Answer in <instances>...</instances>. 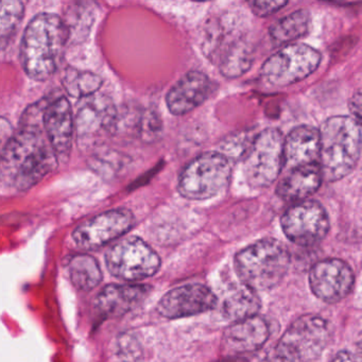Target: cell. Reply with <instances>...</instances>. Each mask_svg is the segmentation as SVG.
I'll list each match as a JSON object with an SVG mask.
<instances>
[{
  "mask_svg": "<svg viewBox=\"0 0 362 362\" xmlns=\"http://www.w3.org/2000/svg\"><path fill=\"white\" fill-rule=\"evenodd\" d=\"M43 126L21 124L0 152V185L26 192L58 167Z\"/></svg>",
  "mask_w": 362,
  "mask_h": 362,
  "instance_id": "6da1fadb",
  "label": "cell"
},
{
  "mask_svg": "<svg viewBox=\"0 0 362 362\" xmlns=\"http://www.w3.org/2000/svg\"><path fill=\"white\" fill-rule=\"evenodd\" d=\"M69 42L64 20L52 13L35 16L21 44V62L27 75L35 81L52 77L60 67Z\"/></svg>",
  "mask_w": 362,
  "mask_h": 362,
  "instance_id": "7a4b0ae2",
  "label": "cell"
},
{
  "mask_svg": "<svg viewBox=\"0 0 362 362\" xmlns=\"http://www.w3.org/2000/svg\"><path fill=\"white\" fill-rule=\"evenodd\" d=\"M322 177L336 182L351 173L361 151V124L351 116L328 118L319 130Z\"/></svg>",
  "mask_w": 362,
  "mask_h": 362,
  "instance_id": "3957f363",
  "label": "cell"
},
{
  "mask_svg": "<svg viewBox=\"0 0 362 362\" xmlns=\"http://www.w3.org/2000/svg\"><path fill=\"white\" fill-rule=\"evenodd\" d=\"M291 256L285 245L267 238L247 245L235 256V270L243 285L254 291L276 287L288 272Z\"/></svg>",
  "mask_w": 362,
  "mask_h": 362,
  "instance_id": "277c9868",
  "label": "cell"
},
{
  "mask_svg": "<svg viewBox=\"0 0 362 362\" xmlns=\"http://www.w3.org/2000/svg\"><path fill=\"white\" fill-rule=\"evenodd\" d=\"M330 327L323 317L305 315L284 332L277 344L260 362H313L323 353L330 339Z\"/></svg>",
  "mask_w": 362,
  "mask_h": 362,
  "instance_id": "5b68a950",
  "label": "cell"
},
{
  "mask_svg": "<svg viewBox=\"0 0 362 362\" xmlns=\"http://www.w3.org/2000/svg\"><path fill=\"white\" fill-rule=\"evenodd\" d=\"M230 160L219 152H205L188 163L180 175L177 190L188 200H207L230 183Z\"/></svg>",
  "mask_w": 362,
  "mask_h": 362,
  "instance_id": "8992f818",
  "label": "cell"
},
{
  "mask_svg": "<svg viewBox=\"0 0 362 362\" xmlns=\"http://www.w3.org/2000/svg\"><path fill=\"white\" fill-rule=\"evenodd\" d=\"M284 135L275 128L254 137L243 160L245 177L250 186L266 188L276 181L284 169Z\"/></svg>",
  "mask_w": 362,
  "mask_h": 362,
  "instance_id": "52a82bcc",
  "label": "cell"
},
{
  "mask_svg": "<svg viewBox=\"0 0 362 362\" xmlns=\"http://www.w3.org/2000/svg\"><path fill=\"white\" fill-rule=\"evenodd\" d=\"M321 60V54L311 46L289 44L264 62L260 76L275 88L292 86L315 73Z\"/></svg>",
  "mask_w": 362,
  "mask_h": 362,
  "instance_id": "ba28073f",
  "label": "cell"
},
{
  "mask_svg": "<svg viewBox=\"0 0 362 362\" xmlns=\"http://www.w3.org/2000/svg\"><path fill=\"white\" fill-rule=\"evenodd\" d=\"M105 262L114 276L127 281H143L160 268V256L139 237H128L112 245Z\"/></svg>",
  "mask_w": 362,
  "mask_h": 362,
  "instance_id": "9c48e42d",
  "label": "cell"
},
{
  "mask_svg": "<svg viewBox=\"0 0 362 362\" xmlns=\"http://www.w3.org/2000/svg\"><path fill=\"white\" fill-rule=\"evenodd\" d=\"M281 226L291 243L300 247H313L327 235L329 218L321 203L306 200L291 205L284 213Z\"/></svg>",
  "mask_w": 362,
  "mask_h": 362,
  "instance_id": "30bf717a",
  "label": "cell"
},
{
  "mask_svg": "<svg viewBox=\"0 0 362 362\" xmlns=\"http://www.w3.org/2000/svg\"><path fill=\"white\" fill-rule=\"evenodd\" d=\"M134 224V215L129 209H112L80 224L73 239L81 249H99L127 234Z\"/></svg>",
  "mask_w": 362,
  "mask_h": 362,
  "instance_id": "8fae6325",
  "label": "cell"
},
{
  "mask_svg": "<svg viewBox=\"0 0 362 362\" xmlns=\"http://www.w3.org/2000/svg\"><path fill=\"white\" fill-rule=\"evenodd\" d=\"M355 274L351 266L337 258L321 260L313 264L309 273L311 291L326 303L340 302L351 293Z\"/></svg>",
  "mask_w": 362,
  "mask_h": 362,
  "instance_id": "7c38bea8",
  "label": "cell"
},
{
  "mask_svg": "<svg viewBox=\"0 0 362 362\" xmlns=\"http://www.w3.org/2000/svg\"><path fill=\"white\" fill-rule=\"evenodd\" d=\"M79 100L75 131L80 139H94L115 130L118 122L117 110L110 97L94 94Z\"/></svg>",
  "mask_w": 362,
  "mask_h": 362,
  "instance_id": "4fadbf2b",
  "label": "cell"
},
{
  "mask_svg": "<svg viewBox=\"0 0 362 362\" xmlns=\"http://www.w3.org/2000/svg\"><path fill=\"white\" fill-rule=\"evenodd\" d=\"M216 304L217 298L209 287L190 284L164 294L158 302V311L167 319H182L211 310Z\"/></svg>",
  "mask_w": 362,
  "mask_h": 362,
  "instance_id": "5bb4252c",
  "label": "cell"
},
{
  "mask_svg": "<svg viewBox=\"0 0 362 362\" xmlns=\"http://www.w3.org/2000/svg\"><path fill=\"white\" fill-rule=\"evenodd\" d=\"M44 132L59 160H69L73 147L75 118L65 97H52L43 115Z\"/></svg>",
  "mask_w": 362,
  "mask_h": 362,
  "instance_id": "9a60e30c",
  "label": "cell"
},
{
  "mask_svg": "<svg viewBox=\"0 0 362 362\" xmlns=\"http://www.w3.org/2000/svg\"><path fill=\"white\" fill-rule=\"evenodd\" d=\"M270 336V326L259 315L234 322L224 332L222 351L228 356L243 355L258 351Z\"/></svg>",
  "mask_w": 362,
  "mask_h": 362,
  "instance_id": "2e32d148",
  "label": "cell"
},
{
  "mask_svg": "<svg viewBox=\"0 0 362 362\" xmlns=\"http://www.w3.org/2000/svg\"><path fill=\"white\" fill-rule=\"evenodd\" d=\"M211 81L205 74L192 71L181 78L166 96L169 112L175 116L185 115L202 105L211 92Z\"/></svg>",
  "mask_w": 362,
  "mask_h": 362,
  "instance_id": "e0dca14e",
  "label": "cell"
},
{
  "mask_svg": "<svg viewBox=\"0 0 362 362\" xmlns=\"http://www.w3.org/2000/svg\"><path fill=\"white\" fill-rule=\"evenodd\" d=\"M319 156L320 133L315 127L294 128L284 139V168L288 171L319 163Z\"/></svg>",
  "mask_w": 362,
  "mask_h": 362,
  "instance_id": "ac0fdd59",
  "label": "cell"
},
{
  "mask_svg": "<svg viewBox=\"0 0 362 362\" xmlns=\"http://www.w3.org/2000/svg\"><path fill=\"white\" fill-rule=\"evenodd\" d=\"M209 49L211 54L216 49L219 50L214 56H217L218 67L226 78L240 77L249 71L253 63L252 45L240 35H223L218 39V43L209 46Z\"/></svg>",
  "mask_w": 362,
  "mask_h": 362,
  "instance_id": "d6986e66",
  "label": "cell"
},
{
  "mask_svg": "<svg viewBox=\"0 0 362 362\" xmlns=\"http://www.w3.org/2000/svg\"><path fill=\"white\" fill-rule=\"evenodd\" d=\"M150 290L144 285H109L97 296L95 305L105 317H120L139 306Z\"/></svg>",
  "mask_w": 362,
  "mask_h": 362,
  "instance_id": "ffe728a7",
  "label": "cell"
},
{
  "mask_svg": "<svg viewBox=\"0 0 362 362\" xmlns=\"http://www.w3.org/2000/svg\"><path fill=\"white\" fill-rule=\"evenodd\" d=\"M322 181L323 177L319 163L298 167L288 171L287 175L279 182L276 194L281 200L296 204L315 194Z\"/></svg>",
  "mask_w": 362,
  "mask_h": 362,
  "instance_id": "44dd1931",
  "label": "cell"
},
{
  "mask_svg": "<svg viewBox=\"0 0 362 362\" xmlns=\"http://www.w3.org/2000/svg\"><path fill=\"white\" fill-rule=\"evenodd\" d=\"M310 26V13L307 10H298L279 18L269 29L271 40L279 45L292 43L304 37Z\"/></svg>",
  "mask_w": 362,
  "mask_h": 362,
  "instance_id": "7402d4cb",
  "label": "cell"
},
{
  "mask_svg": "<svg viewBox=\"0 0 362 362\" xmlns=\"http://www.w3.org/2000/svg\"><path fill=\"white\" fill-rule=\"evenodd\" d=\"M260 306L262 304L257 292L243 285L228 294L224 300L222 313L226 319L238 322L257 315Z\"/></svg>",
  "mask_w": 362,
  "mask_h": 362,
  "instance_id": "603a6c76",
  "label": "cell"
},
{
  "mask_svg": "<svg viewBox=\"0 0 362 362\" xmlns=\"http://www.w3.org/2000/svg\"><path fill=\"white\" fill-rule=\"evenodd\" d=\"M71 283L82 291H90L100 284L103 272L96 258L88 254H78L69 262Z\"/></svg>",
  "mask_w": 362,
  "mask_h": 362,
  "instance_id": "cb8c5ba5",
  "label": "cell"
},
{
  "mask_svg": "<svg viewBox=\"0 0 362 362\" xmlns=\"http://www.w3.org/2000/svg\"><path fill=\"white\" fill-rule=\"evenodd\" d=\"M62 83L69 96L82 99L97 94L100 90L103 80L90 71L69 67L63 75Z\"/></svg>",
  "mask_w": 362,
  "mask_h": 362,
  "instance_id": "d4e9b609",
  "label": "cell"
},
{
  "mask_svg": "<svg viewBox=\"0 0 362 362\" xmlns=\"http://www.w3.org/2000/svg\"><path fill=\"white\" fill-rule=\"evenodd\" d=\"M24 4L18 0L0 1V48L5 47L14 37L24 18Z\"/></svg>",
  "mask_w": 362,
  "mask_h": 362,
  "instance_id": "484cf974",
  "label": "cell"
},
{
  "mask_svg": "<svg viewBox=\"0 0 362 362\" xmlns=\"http://www.w3.org/2000/svg\"><path fill=\"white\" fill-rule=\"evenodd\" d=\"M160 130H162V126H160V118L154 112H147L141 116L139 132L144 139L150 141L153 137L158 136Z\"/></svg>",
  "mask_w": 362,
  "mask_h": 362,
  "instance_id": "4316f807",
  "label": "cell"
},
{
  "mask_svg": "<svg viewBox=\"0 0 362 362\" xmlns=\"http://www.w3.org/2000/svg\"><path fill=\"white\" fill-rule=\"evenodd\" d=\"M287 5L288 1H251L249 3L252 11L259 18L272 16Z\"/></svg>",
  "mask_w": 362,
  "mask_h": 362,
  "instance_id": "83f0119b",
  "label": "cell"
},
{
  "mask_svg": "<svg viewBox=\"0 0 362 362\" xmlns=\"http://www.w3.org/2000/svg\"><path fill=\"white\" fill-rule=\"evenodd\" d=\"M13 134L11 124L6 118L0 117V152L5 148Z\"/></svg>",
  "mask_w": 362,
  "mask_h": 362,
  "instance_id": "f1b7e54d",
  "label": "cell"
},
{
  "mask_svg": "<svg viewBox=\"0 0 362 362\" xmlns=\"http://www.w3.org/2000/svg\"><path fill=\"white\" fill-rule=\"evenodd\" d=\"M349 110L353 114L354 119L360 124V120H361V94H360V90H358L351 97V101H349Z\"/></svg>",
  "mask_w": 362,
  "mask_h": 362,
  "instance_id": "f546056e",
  "label": "cell"
},
{
  "mask_svg": "<svg viewBox=\"0 0 362 362\" xmlns=\"http://www.w3.org/2000/svg\"><path fill=\"white\" fill-rule=\"evenodd\" d=\"M332 362H361V357H360V353L342 351L334 358Z\"/></svg>",
  "mask_w": 362,
  "mask_h": 362,
  "instance_id": "4dcf8cb0",
  "label": "cell"
}]
</instances>
